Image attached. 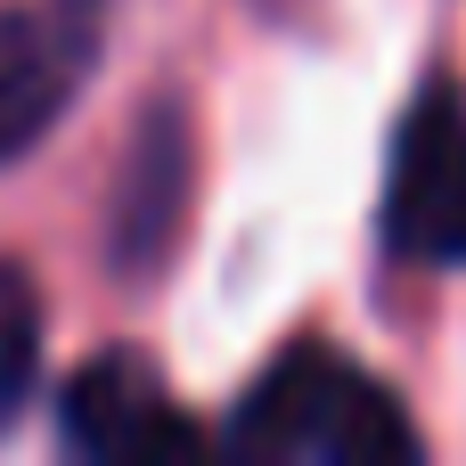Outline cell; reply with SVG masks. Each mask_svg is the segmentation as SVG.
Returning a JSON list of instances; mask_svg holds the SVG:
<instances>
[{"mask_svg":"<svg viewBox=\"0 0 466 466\" xmlns=\"http://www.w3.org/2000/svg\"><path fill=\"white\" fill-rule=\"evenodd\" d=\"M229 442L262 451V459H319V466H410L426 451V434L393 401V385H377L360 360H344L328 344L279 352L229 410Z\"/></svg>","mask_w":466,"mask_h":466,"instance_id":"6da1fadb","label":"cell"},{"mask_svg":"<svg viewBox=\"0 0 466 466\" xmlns=\"http://www.w3.org/2000/svg\"><path fill=\"white\" fill-rule=\"evenodd\" d=\"M188 197H197V115L180 90H164L131 115V139L106 188V270L123 287L164 279V262L188 238Z\"/></svg>","mask_w":466,"mask_h":466,"instance_id":"7a4b0ae2","label":"cell"},{"mask_svg":"<svg viewBox=\"0 0 466 466\" xmlns=\"http://www.w3.org/2000/svg\"><path fill=\"white\" fill-rule=\"evenodd\" d=\"M106 57V0H0V164L33 156Z\"/></svg>","mask_w":466,"mask_h":466,"instance_id":"3957f363","label":"cell"},{"mask_svg":"<svg viewBox=\"0 0 466 466\" xmlns=\"http://www.w3.org/2000/svg\"><path fill=\"white\" fill-rule=\"evenodd\" d=\"M385 246L418 270L466 262V98L451 82H426L401 106L385 164Z\"/></svg>","mask_w":466,"mask_h":466,"instance_id":"277c9868","label":"cell"},{"mask_svg":"<svg viewBox=\"0 0 466 466\" xmlns=\"http://www.w3.org/2000/svg\"><path fill=\"white\" fill-rule=\"evenodd\" d=\"M57 434L82 459L115 466H156V459H197L213 434L197 418H180V401L156 385V369L139 352H98L66 377L57 393Z\"/></svg>","mask_w":466,"mask_h":466,"instance_id":"5b68a950","label":"cell"},{"mask_svg":"<svg viewBox=\"0 0 466 466\" xmlns=\"http://www.w3.org/2000/svg\"><path fill=\"white\" fill-rule=\"evenodd\" d=\"M41 336H49L41 279H33V262L0 254V434L25 418V401L41 385Z\"/></svg>","mask_w":466,"mask_h":466,"instance_id":"8992f818","label":"cell"},{"mask_svg":"<svg viewBox=\"0 0 466 466\" xmlns=\"http://www.w3.org/2000/svg\"><path fill=\"white\" fill-rule=\"evenodd\" d=\"M254 8H262V16H311L319 0H254Z\"/></svg>","mask_w":466,"mask_h":466,"instance_id":"52a82bcc","label":"cell"}]
</instances>
